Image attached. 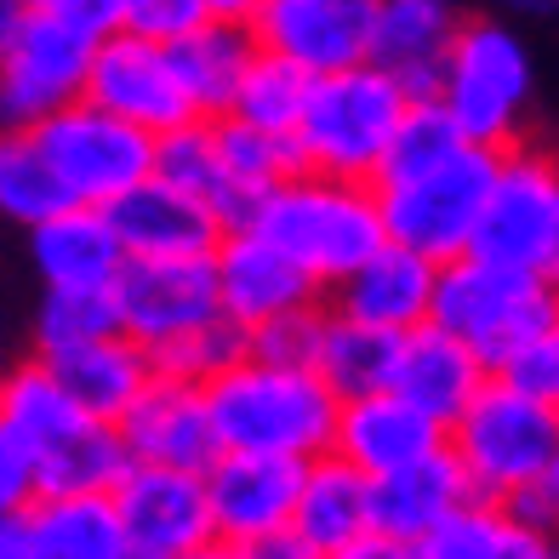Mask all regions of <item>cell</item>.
<instances>
[{"label": "cell", "instance_id": "6da1fadb", "mask_svg": "<svg viewBox=\"0 0 559 559\" xmlns=\"http://www.w3.org/2000/svg\"><path fill=\"white\" fill-rule=\"evenodd\" d=\"M206 400L223 451H269L314 463L337 445L343 394L314 366L269 360V354L246 348L217 383H206Z\"/></svg>", "mask_w": 559, "mask_h": 559}, {"label": "cell", "instance_id": "7a4b0ae2", "mask_svg": "<svg viewBox=\"0 0 559 559\" xmlns=\"http://www.w3.org/2000/svg\"><path fill=\"white\" fill-rule=\"evenodd\" d=\"M246 228L269 235L325 292H337L377 246H389L377 183H354V177H332L314 166H297L292 177H280L258 206H251Z\"/></svg>", "mask_w": 559, "mask_h": 559}, {"label": "cell", "instance_id": "3957f363", "mask_svg": "<svg viewBox=\"0 0 559 559\" xmlns=\"http://www.w3.org/2000/svg\"><path fill=\"white\" fill-rule=\"evenodd\" d=\"M412 104L417 97L377 63L314 74L309 109L297 120V160L354 183H377Z\"/></svg>", "mask_w": 559, "mask_h": 559}, {"label": "cell", "instance_id": "277c9868", "mask_svg": "<svg viewBox=\"0 0 559 559\" xmlns=\"http://www.w3.org/2000/svg\"><path fill=\"white\" fill-rule=\"evenodd\" d=\"M497 160H502V148L456 143L435 166L405 171V177H383L377 200H383L389 240L412 246L435 263L468 258L474 235H479V217H486V200H491V183H497Z\"/></svg>", "mask_w": 559, "mask_h": 559}, {"label": "cell", "instance_id": "5b68a950", "mask_svg": "<svg viewBox=\"0 0 559 559\" xmlns=\"http://www.w3.org/2000/svg\"><path fill=\"white\" fill-rule=\"evenodd\" d=\"M435 320L463 337L491 371H502L531 337L559 320V280L508 269V263L468 251L456 263H440Z\"/></svg>", "mask_w": 559, "mask_h": 559}, {"label": "cell", "instance_id": "8992f818", "mask_svg": "<svg viewBox=\"0 0 559 559\" xmlns=\"http://www.w3.org/2000/svg\"><path fill=\"white\" fill-rule=\"evenodd\" d=\"M451 451L463 456L474 497L514 502L520 491L537 486L559 456V412L491 371V383L451 423Z\"/></svg>", "mask_w": 559, "mask_h": 559}, {"label": "cell", "instance_id": "52a82bcc", "mask_svg": "<svg viewBox=\"0 0 559 559\" xmlns=\"http://www.w3.org/2000/svg\"><path fill=\"white\" fill-rule=\"evenodd\" d=\"M440 104L468 143H486V148L525 143L520 138L525 115H531L525 40L497 17H468L445 58V74H440Z\"/></svg>", "mask_w": 559, "mask_h": 559}, {"label": "cell", "instance_id": "ba28073f", "mask_svg": "<svg viewBox=\"0 0 559 559\" xmlns=\"http://www.w3.org/2000/svg\"><path fill=\"white\" fill-rule=\"evenodd\" d=\"M63 194L74 206H115L120 194H132L138 183L155 177V132L120 120L115 109L74 97L69 109H58L52 120L35 126Z\"/></svg>", "mask_w": 559, "mask_h": 559}, {"label": "cell", "instance_id": "9c48e42d", "mask_svg": "<svg viewBox=\"0 0 559 559\" xmlns=\"http://www.w3.org/2000/svg\"><path fill=\"white\" fill-rule=\"evenodd\" d=\"M474 258L559 280V155L514 143L497 160V183L474 235Z\"/></svg>", "mask_w": 559, "mask_h": 559}, {"label": "cell", "instance_id": "30bf717a", "mask_svg": "<svg viewBox=\"0 0 559 559\" xmlns=\"http://www.w3.org/2000/svg\"><path fill=\"white\" fill-rule=\"evenodd\" d=\"M97 40L52 12H29L12 52L0 58V126H40L74 97H86Z\"/></svg>", "mask_w": 559, "mask_h": 559}, {"label": "cell", "instance_id": "8fae6325", "mask_svg": "<svg viewBox=\"0 0 559 559\" xmlns=\"http://www.w3.org/2000/svg\"><path fill=\"white\" fill-rule=\"evenodd\" d=\"M86 97L104 104V109H115L120 120L143 126V132H155V138L200 120L183 74H177V63H171V46L143 40L132 29H109L104 40H97Z\"/></svg>", "mask_w": 559, "mask_h": 559}, {"label": "cell", "instance_id": "7c38bea8", "mask_svg": "<svg viewBox=\"0 0 559 559\" xmlns=\"http://www.w3.org/2000/svg\"><path fill=\"white\" fill-rule=\"evenodd\" d=\"M115 309H120V332H132L155 354L223 314L217 269L212 258H126L115 280Z\"/></svg>", "mask_w": 559, "mask_h": 559}, {"label": "cell", "instance_id": "4fadbf2b", "mask_svg": "<svg viewBox=\"0 0 559 559\" xmlns=\"http://www.w3.org/2000/svg\"><path fill=\"white\" fill-rule=\"evenodd\" d=\"M120 525L132 537L138 559H183L200 543L217 537L212 520V491L200 468H160V463H132L115 486Z\"/></svg>", "mask_w": 559, "mask_h": 559}, {"label": "cell", "instance_id": "5bb4252c", "mask_svg": "<svg viewBox=\"0 0 559 559\" xmlns=\"http://www.w3.org/2000/svg\"><path fill=\"white\" fill-rule=\"evenodd\" d=\"M377 7L383 0H269L258 12V46L292 58L309 74H337L354 63H371Z\"/></svg>", "mask_w": 559, "mask_h": 559}, {"label": "cell", "instance_id": "9a60e30c", "mask_svg": "<svg viewBox=\"0 0 559 559\" xmlns=\"http://www.w3.org/2000/svg\"><path fill=\"white\" fill-rule=\"evenodd\" d=\"M212 269H217L223 314L246 325V332H258V325H269L280 314H297V309H320V297H325L314 274H302L269 235H258L246 223L217 240Z\"/></svg>", "mask_w": 559, "mask_h": 559}, {"label": "cell", "instance_id": "2e32d148", "mask_svg": "<svg viewBox=\"0 0 559 559\" xmlns=\"http://www.w3.org/2000/svg\"><path fill=\"white\" fill-rule=\"evenodd\" d=\"M120 440L132 451V463L200 468V474H206L223 451L206 389L183 383V377H160V371H155V383L132 400V412L120 417Z\"/></svg>", "mask_w": 559, "mask_h": 559}, {"label": "cell", "instance_id": "e0dca14e", "mask_svg": "<svg viewBox=\"0 0 559 559\" xmlns=\"http://www.w3.org/2000/svg\"><path fill=\"white\" fill-rule=\"evenodd\" d=\"M302 468H309V463H297V456L217 451V463L206 468L217 537H228V543H258V537H269V531H286L292 514H297Z\"/></svg>", "mask_w": 559, "mask_h": 559}, {"label": "cell", "instance_id": "ac0fdd59", "mask_svg": "<svg viewBox=\"0 0 559 559\" xmlns=\"http://www.w3.org/2000/svg\"><path fill=\"white\" fill-rule=\"evenodd\" d=\"M109 217L126 240V258H212L217 240L228 235V223L206 200L166 183V177H148L132 194H120Z\"/></svg>", "mask_w": 559, "mask_h": 559}, {"label": "cell", "instance_id": "d6986e66", "mask_svg": "<svg viewBox=\"0 0 559 559\" xmlns=\"http://www.w3.org/2000/svg\"><path fill=\"white\" fill-rule=\"evenodd\" d=\"M445 440H451V428L440 417H428L417 400H405L400 389H377L360 400H343L332 451L377 479V474H394L405 463H417V456L440 451Z\"/></svg>", "mask_w": 559, "mask_h": 559}, {"label": "cell", "instance_id": "ffe728a7", "mask_svg": "<svg viewBox=\"0 0 559 559\" xmlns=\"http://www.w3.org/2000/svg\"><path fill=\"white\" fill-rule=\"evenodd\" d=\"M29 263L40 286L63 292H115L126 269V240L109 217V206H69L29 228Z\"/></svg>", "mask_w": 559, "mask_h": 559}, {"label": "cell", "instance_id": "44dd1931", "mask_svg": "<svg viewBox=\"0 0 559 559\" xmlns=\"http://www.w3.org/2000/svg\"><path fill=\"white\" fill-rule=\"evenodd\" d=\"M435 297H440V263L389 240L332 292V309L371 320L383 332H417L423 320H435Z\"/></svg>", "mask_w": 559, "mask_h": 559}, {"label": "cell", "instance_id": "7402d4cb", "mask_svg": "<svg viewBox=\"0 0 559 559\" xmlns=\"http://www.w3.org/2000/svg\"><path fill=\"white\" fill-rule=\"evenodd\" d=\"M456 35H463L456 0H383L371 35V63L389 69L412 97H440V74Z\"/></svg>", "mask_w": 559, "mask_h": 559}, {"label": "cell", "instance_id": "603a6c76", "mask_svg": "<svg viewBox=\"0 0 559 559\" xmlns=\"http://www.w3.org/2000/svg\"><path fill=\"white\" fill-rule=\"evenodd\" d=\"M463 502H474V479L463 468V456L451 451V440L440 451L417 456L394 474L371 479V531H389L400 543L428 537L440 520H451Z\"/></svg>", "mask_w": 559, "mask_h": 559}, {"label": "cell", "instance_id": "cb8c5ba5", "mask_svg": "<svg viewBox=\"0 0 559 559\" xmlns=\"http://www.w3.org/2000/svg\"><path fill=\"white\" fill-rule=\"evenodd\" d=\"M17 531H23V559H138L120 525L115 491H74V497L40 491L17 514Z\"/></svg>", "mask_w": 559, "mask_h": 559}, {"label": "cell", "instance_id": "d4e9b609", "mask_svg": "<svg viewBox=\"0 0 559 559\" xmlns=\"http://www.w3.org/2000/svg\"><path fill=\"white\" fill-rule=\"evenodd\" d=\"M491 383V366L479 354L445 332L440 320H423L417 332L400 337V371H394V389L405 400H417L428 417H440L445 428L456 423L474 405V394Z\"/></svg>", "mask_w": 559, "mask_h": 559}, {"label": "cell", "instance_id": "484cf974", "mask_svg": "<svg viewBox=\"0 0 559 559\" xmlns=\"http://www.w3.org/2000/svg\"><path fill=\"white\" fill-rule=\"evenodd\" d=\"M52 371L63 377V389L74 394V405L104 423H120L132 412V400L155 383V354H148L132 332H104L92 343H74L46 354Z\"/></svg>", "mask_w": 559, "mask_h": 559}, {"label": "cell", "instance_id": "4316f807", "mask_svg": "<svg viewBox=\"0 0 559 559\" xmlns=\"http://www.w3.org/2000/svg\"><path fill=\"white\" fill-rule=\"evenodd\" d=\"M258 52H263L258 29H251V23H228V17H206V23H194L189 35L171 40V63H177L194 109L206 120L235 109V97L246 86L251 63H258Z\"/></svg>", "mask_w": 559, "mask_h": 559}, {"label": "cell", "instance_id": "83f0119b", "mask_svg": "<svg viewBox=\"0 0 559 559\" xmlns=\"http://www.w3.org/2000/svg\"><path fill=\"white\" fill-rule=\"evenodd\" d=\"M292 525L309 537L320 554L325 548H343L354 537L371 531V474L354 468L348 456L325 451L302 468V491H297V514Z\"/></svg>", "mask_w": 559, "mask_h": 559}, {"label": "cell", "instance_id": "f1b7e54d", "mask_svg": "<svg viewBox=\"0 0 559 559\" xmlns=\"http://www.w3.org/2000/svg\"><path fill=\"white\" fill-rule=\"evenodd\" d=\"M548 543H554L548 531L525 525L508 502L474 497L451 520H440L428 537H417L412 554L417 559H543Z\"/></svg>", "mask_w": 559, "mask_h": 559}, {"label": "cell", "instance_id": "f546056e", "mask_svg": "<svg viewBox=\"0 0 559 559\" xmlns=\"http://www.w3.org/2000/svg\"><path fill=\"white\" fill-rule=\"evenodd\" d=\"M0 417H7L40 456L58 451L69 435H81V428L92 423V412L74 405V394L63 389V377L52 371L46 354H29V360L7 366V377H0Z\"/></svg>", "mask_w": 559, "mask_h": 559}, {"label": "cell", "instance_id": "4dcf8cb0", "mask_svg": "<svg viewBox=\"0 0 559 559\" xmlns=\"http://www.w3.org/2000/svg\"><path fill=\"white\" fill-rule=\"evenodd\" d=\"M400 337H405V332H383V325H371V320H354V314H343V309H325L320 348H314V371H320L343 400L394 389Z\"/></svg>", "mask_w": 559, "mask_h": 559}, {"label": "cell", "instance_id": "1f68e13d", "mask_svg": "<svg viewBox=\"0 0 559 559\" xmlns=\"http://www.w3.org/2000/svg\"><path fill=\"white\" fill-rule=\"evenodd\" d=\"M155 177H166V183L200 194L228 228H240L251 217V200H246V189L235 183V177H228L223 148H217V126L206 115L189 120V126H177V132H166L155 143Z\"/></svg>", "mask_w": 559, "mask_h": 559}, {"label": "cell", "instance_id": "d6a6232c", "mask_svg": "<svg viewBox=\"0 0 559 559\" xmlns=\"http://www.w3.org/2000/svg\"><path fill=\"white\" fill-rule=\"evenodd\" d=\"M69 206V194L52 171V155L35 126H0V223L29 235L35 223Z\"/></svg>", "mask_w": 559, "mask_h": 559}, {"label": "cell", "instance_id": "836d02e7", "mask_svg": "<svg viewBox=\"0 0 559 559\" xmlns=\"http://www.w3.org/2000/svg\"><path fill=\"white\" fill-rule=\"evenodd\" d=\"M126 468H132V451L120 440V423H86L81 435H69L58 451L40 456V491L52 497H74V491H115Z\"/></svg>", "mask_w": 559, "mask_h": 559}, {"label": "cell", "instance_id": "e575fe53", "mask_svg": "<svg viewBox=\"0 0 559 559\" xmlns=\"http://www.w3.org/2000/svg\"><path fill=\"white\" fill-rule=\"evenodd\" d=\"M309 86H314L309 69H297L280 52H258V63H251V74H246V86H240L228 115H240L251 126H263V132H280V138L297 143V120H302V109H309Z\"/></svg>", "mask_w": 559, "mask_h": 559}, {"label": "cell", "instance_id": "d590c367", "mask_svg": "<svg viewBox=\"0 0 559 559\" xmlns=\"http://www.w3.org/2000/svg\"><path fill=\"white\" fill-rule=\"evenodd\" d=\"M217 148H223V166L228 177L246 189V200L258 206V200L280 183V177H292L302 160H297V143L280 138V132H263V126H251L240 115H217Z\"/></svg>", "mask_w": 559, "mask_h": 559}, {"label": "cell", "instance_id": "8d00e7d4", "mask_svg": "<svg viewBox=\"0 0 559 559\" xmlns=\"http://www.w3.org/2000/svg\"><path fill=\"white\" fill-rule=\"evenodd\" d=\"M104 332H120L115 292H63V286H40L35 320H29L35 354H58V348H74V343L104 337Z\"/></svg>", "mask_w": 559, "mask_h": 559}, {"label": "cell", "instance_id": "74e56055", "mask_svg": "<svg viewBox=\"0 0 559 559\" xmlns=\"http://www.w3.org/2000/svg\"><path fill=\"white\" fill-rule=\"evenodd\" d=\"M251 348V332L246 325H235L228 314L206 320V325H194L189 337H177L166 348H155V371L160 377H183V383H217V377L240 360V354Z\"/></svg>", "mask_w": 559, "mask_h": 559}, {"label": "cell", "instance_id": "f35d334b", "mask_svg": "<svg viewBox=\"0 0 559 559\" xmlns=\"http://www.w3.org/2000/svg\"><path fill=\"white\" fill-rule=\"evenodd\" d=\"M40 497V451L0 417V514H23Z\"/></svg>", "mask_w": 559, "mask_h": 559}, {"label": "cell", "instance_id": "ab89813d", "mask_svg": "<svg viewBox=\"0 0 559 559\" xmlns=\"http://www.w3.org/2000/svg\"><path fill=\"white\" fill-rule=\"evenodd\" d=\"M194 23H206V0H120V29L160 40V46L189 35Z\"/></svg>", "mask_w": 559, "mask_h": 559}, {"label": "cell", "instance_id": "60d3db41", "mask_svg": "<svg viewBox=\"0 0 559 559\" xmlns=\"http://www.w3.org/2000/svg\"><path fill=\"white\" fill-rule=\"evenodd\" d=\"M320 325H325V302H320V309H297V314H280V320L258 325V332H251V348L269 354V360H297V366H314Z\"/></svg>", "mask_w": 559, "mask_h": 559}, {"label": "cell", "instance_id": "b9f144b4", "mask_svg": "<svg viewBox=\"0 0 559 559\" xmlns=\"http://www.w3.org/2000/svg\"><path fill=\"white\" fill-rule=\"evenodd\" d=\"M497 377H508L514 389H525V394H537V400L559 405V320L548 325V332L531 337Z\"/></svg>", "mask_w": 559, "mask_h": 559}, {"label": "cell", "instance_id": "7bdbcfd3", "mask_svg": "<svg viewBox=\"0 0 559 559\" xmlns=\"http://www.w3.org/2000/svg\"><path fill=\"white\" fill-rule=\"evenodd\" d=\"M508 508H514L525 525H537V531H548V537H559V456L548 463V474L537 479V486L520 491Z\"/></svg>", "mask_w": 559, "mask_h": 559}, {"label": "cell", "instance_id": "ee69618b", "mask_svg": "<svg viewBox=\"0 0 559 559\" xmlns=\"http://www.w3.org/2000/svg\"><path fill=\"white\" fill-rule=\"evenodd\" d=\"M35 12H52L63 23H74V29L86 35H109L120 29V0H29Z\"/></svg>", "mask_w": 559, "mask_h": 559}, {"label": "cell", "instance_id": "f6af8a7d", "mask_svg": "<svg viewBox=\"0 0 559 559\" xmlns=\"http://www.w3.org/2000/svg\"><path fill=\"white\" fill-rule=\"evenodd\" d=\"M246 548V559H320V548L302 537L297 525H286V531H269V537H258V543H240Z\"/></svg>", "mask_w": 559, "mask_h": 559}, {"label": "cell", "instance_id": "bcb514c9", "mask_svg": "<svg viewBox=\"0 0 559 559\" xmlns=\"http://www.w3.org/2000/svg\"><path fill=\"white\" fill-rule=\"evenodd\" d=\"M320 559H417V554H412V543L389 537V531H366V537H354L343 548H325Z\"/></svg>", "mask_w": 559, "mask_h": 559}, {"label": "cell", "instance_id": "7dc6e473", "mask_svg": "<svg viewBox=\"0 0 559 559\" xmlns=\"http://www.w3.org/2000/svg\"><path fill=\"white\" fill-rule=\"evenodd\" d=\"M29 0H0V58H7L12 52V40H17V29H23V23H29Z\"/></svg>", "mask_w": 559, "mask_h": 559}, {"label": "cell", "instance_id": "c3c4849f", "mask_svg": "<svg viewBox=\"0 0 559 559\" xmlns=\"http://www.w3.org/2000/svg\"><path fill=\"white\" fill-rule=\"evenodd\" d=\"M269 0H206V17H228V23H258V12Z\"/></svg>", "mask_w": 559, "mask_h": 559}, {"label": "cell", "instance_id": "681fc988", "mask_svg": "<svg viewBox=\"0 0 559 559\" xmlns=\"http://www.w3.org/2000/svg\"><path fill=\"white\" fill-rule=\"evenodd\" d=\"M183 559H246V548H240V543H228V537H212V543H200V548L183 554Z\"/></svg>", "mask_w": 559, "mask_h": 559}, {"label": "cell", "instance_id": "f907efd6", "mask_svg": "<svg viewBox=\"0 0 559 559\" xmlns=\"http://www.w3.org/2000/svg\"><path fill=\"white\" fill-rule=\"evenodd\" d=\"M0 559H23V531H17V514L0 520Z\"/></svg>", "mask_w": 559, "mask_h": 559}, {"label": "cell", "instance_id": "816d5d0a", "mask_svg": "<svg viewBox=\"0 0 559 559\" xmlns=\"http://www.w3.org/2000/svg\"><path fill=\"white\" fill-rule=\"evenodd\" d=\"M502 7L514 12V17H554L559 0H502Z\"/></svg>", "mask_w": 559, "mask_h": 559}, {"label": "cell", "instance_id": "f5cc1de1", "mask_svg": "<svg viewBox=\"0 0 559 559\" xmlns=\"http://www.w3.org/2000/svg\"><path fill=\"white\" fill-rule=\"evenodd\" d=\"M0 377H7V366H0Z\"/></svg>", "mask_w": 559, "mask_h": 559}, {"label": "cell", "instance_id": "db71d44e", "mask_svg": "<svg viewBox=\"0 0 559 559\" xmlns=\"http://www.w3.org/2000/svg\"><path fill=\"white\" fill-rule=\"evenodd\" d=\"M0 520H7V514H0Z\"/></svg>", "mask_w": 559, "mask_h": 559}, {"label": "cell", "instance_id": "11a10c76", "mask_svg": "<svg viewBox=\"0 0 559 559\" xmlns=\"http://www.w3.org/2000/svg\"><path fill=\"white\" fill-rule=\"evenodd\" d=\"M554 412H559V405H554Z\"/></svg>", "mask_w": 559, "mask_h": 559}]
</instances>
